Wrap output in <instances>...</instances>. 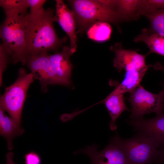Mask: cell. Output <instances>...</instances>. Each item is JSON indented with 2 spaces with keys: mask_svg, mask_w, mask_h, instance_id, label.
<instances>
[{
  "mask_svg": "<svg viewBox=\"0 0 164 164\" xmlns=\"http://www.w3.org/2000/svg\"><path fill=\"white\" fill-rule=\"evenodd\" d=\"M54 10L43 8L30 11L26 24V46L22 64L28 57L43 53L58 52L67 40L66 37L60 38L54 29Z\"/></svg>",
  "mask_w": 164,
  "mask_h": 164,
  "instance_id": "obj_1",
  "label": "cell"
},
{
  "mask_svg": "<svg viewBox=\"0 0 164 164\" xmlns=\"http://www.w3.org/2000/svg\"><path fill=\"white\" fill-rule=\"evenodd\" d=\"M67 1L74 15L77 34L82 35L92 25L97 22H106L118 27L119 24L123 21L116 11L105 6L100 0Z\"/></svg>",
  "mask_w": 164,
  "mask_h": 164,
  "instance_id": "obj_2",
  "label": "cell"
},
{
  "mask_svg": "<svg viewBox=\"0 0 164 164\" xmlns=\"http://www.w3.org/2000/svg\"><path fill=\"white\" fill-rule=\"evenodd\" d=\"M28 13L5 15L0 25L1 46L14 64L22 62L26 49V20Z\"/></svg>",
  "mask_w": 164,
  "mask_h": 164,
  "instance_id": "obj_3",
  "label": "cell"
},
{
  "mask_svg": "<svg viewBox=\"0 0 164 164\" xmlns=\"http://www.w3.org/2000/svg\"><path fill=\"white\" fill-rule=\"evenodd\" d=\"M34 79L31 73H27L23 68L19 69L15 81L6 87L0 99V108L7 111L19 127L27 93Z\"/></svg>",
  "mask_w": 164,
  "mask_h": 164,
  "instance_id": "obj_4",
  "label": "cell"
},
{
  "mask_svg": "<svg viewBox=\"0 0 164 164\" xmlns=\"http://www.w3.org/2000/svg\"><path fill=\"white\" fill-rule=\"evenodd\" d=\"M124 151L131 164H154L158 149L153 140L141 132L132 138H121L116 133L112 138Z\"/></svg>",
  "mask_w": 164,
  "mask_h": 164,
  "instance_id": "obj_5",
  "label": "cell"
},
{
  "mask_svg": "<svg viewBox=\"0 0 164 164\" xmlns=\"http://www.w3.org/2000/svg\"><path fill=\"white\" fill-rule=\"evenodd\" d=\"M126 99L131 106L130 119L143 118L146 114L155 113L157 115L163 113L164 110V91L157 94L151 93L139 85L129 93Z\"/></svg>",
  "mask_w": 164,
  "mask_h": 164,
  "instance_id": "obj_6",
  "label": "cell"
},
{
  "mask_svg": "<svg viewBox=\"0 0 164 164\" xmlns=\"http://www.w3.org/2000/svg\"><path fill=\"white\" fill-rule=\"evenodd\" d=\"M48 53L29 56L25 60L26 65L31 71L34 79L38 80L40 89L43 93L47 91L50 85H60V82L50 60Z\"/></svg>",
  "mask_w": 164,
  "mask_h": 164,
  "instance_id": "obj_7",
  "label": "cell"
},
{
  "mask_svg": "<svg viewBox=\"0 0 164 164\" xmlns=\"http://www.w3.org/2000/svg\"><path fill=\"white\" fill-rule=\"evenodd\" d=\"M98 146L93 144L75 152V155L84 153L90 158L91 164H131L123 150L112 138L102 150L98 151Z\"/></svg>",
  "mask_w": 164,
  "mask_h": 164,
  "instance_id": "obj_8",
  "label": "cell"
},
{
  "mask_svg": "<svg viewBox=\"0 0 164 164\" xmlns=\"http://www.w3.org/2000/svg\"><path fill=\"white\" fill-rule=\"evenodd\" d=\"M110 50L115 53L113 60L114 67L119 73L123 69L125 71L141 69L147 66L145 59L148 55L141 54L135 50L126 49L123 48L122 42L115 43L112 45Z\"/></svg>",
  "mask_w": 164,
  "mask_h": 164,
  "instance_id": "obj_9",
  "label": "cell"
},
{
  "mask_svg": "<svg viewBox=\"0 0 164 164\" xmlns=\"http://www.w3.org/2000/svg\"><path fill=\"white\" fill-rule=\"evenodd\" d=\"M127 122L134 131L143 133L151 138L158 149L164 147V113L149 119H129Z\"/></svg>",
  "mask_w": 164,
  "mask_h": 164,
  "instance_id": "obj_10",
  "label": "cell"
},
{
  "mask_svg": "<svg viewBox=\"0 0 164 164\" xmlns=\"http://www.w3.org/2000/svg\"><path fill=\"white\" fill-rule=\"evenodd\" d=\"M56 13L54 21L58 22L67 33L70 40V46L74 53L77 47L76 24L72 10L67 7L62 0H56Z\"/></svg>",
  "mask_w": 164,
  "mask_h": 164,
  "instance_id": "obj_11",
  "label": "cell"
},
{
  "mask_svg": "<svg viewBox=\"0 0 164 164\" xmlns=\"http://www.w3.org/2000/svg\"><path fill=\"white\" fill-rule=\"evenodd\" d=\"M74 53L70 46H64L62 50L49 54L50 60L62 85L70 86L73 65L70 57Z\"/></svg>",
  "mask_w": 164,
  "mask_h": 164,
  "instance_id": "obj_12",
  "label": "cell"
},
{
  "mask_svg": "<svg viewBox=\"0 0 164 164\" xmlns=\"http://www.w3.org/2000/svg\"><path fill=\"white\" fill-rule=\"evenodd\" d=\"M124 94L116 88L101 103H104L111 118L109 127L112 131H115L117 126L116 122L119 116L125 111H129L124 101Z\"/></svg>",
  "mask_w": 164,
  "mask_h": 164,
  "instance_id": "obj_13",
  "label": "cell"
},
{
  "mask_svg": "<svg viewBox=\"0 0 164 164\" xmlns=\"http://www.w3.org/2000/svg\"><path fill=\"white\" fill-rule=\"evenodd\" d=\"M152 67L150 64L142 68L135 69L125 71L124 78L121 83L117 81H111L113 85L120 92L125 94L130 93L139 85L148 70Z\"/></svg>",
  "mask_w": 164,
  "mask_h": 164,
  "instance_id": "obj_14",
  "label": "cell"
},
{
  "mask_svg": "<svg viewBox=\"0 0 164 164\" xmlns=\"http://www.w3.org/2000/svg\"><path fill=\"white\" fill-rule=\"evenodd\" d=\"M133 41L146 44L149 50L147 53L148 55L154 53L164 56V36L153 32L145 28L142 30L141 33L136 36Z\"/></svg>",
  "mask_w": 164,
  "mask_h": 164,
  "instance_id": "obj_15",
  "label": "cell"
},
{
  "mask_svg": "<svg viewBox=\"0 0 164 164\" xmlns=\"http://www.w3.org/2000/svg\"><path fill=\"white\" fill-rule=\"evenodd\" d=\"M4 111L0 108V133L6 139L8 149L13 148L12 140L15 137L22 135L23 129L19 127L14 120L4 114Z\"/></svg>",
  "mask_w": 164,
  "mask_h": 164,
  "instance_id": "obj_16",
  "label": "cell"
},
{
  "mask_svg": "<svg viewBox=\"0 0 164 164\" xmlns=\"http://www.w3.org/2000/svg\"><path fill=\"white\" fill-rule=\"evenodd\" d=\"M139 0H116V10L123 21L138 20L140 15L138 12Z\"/></svg>",
  "mask_w": 164,
  "mask_h": 164,
  "instance_id": "obj_17",
  "label": "cell"
},
{
  "mask_svg": "<svg viewBox=\"0 0 164 164\" xmlns=\"http://www.w3.org/2000/svg\"><path fill=\"white\" fill-rule=\"evenodd\" d=\"M112 28L110 24L104 22H98L92 25L87 29L88 38L98 42H103L110 38Z\"/></svg>",
  "mask_w": 164,
  "mask_h": 164,
  "instance_id": "obj_18",
  "label": "cell"
},
{
  "mask_svg": "<svg viewBox=\"0 0 164 164\" xmlns=\"http://www.w3.org/2000/svg\"><path fill=\"white\" fill-rule=\"evenodd\" d=\"M0 6L5 15L27 12L29 7L28 0H0Z\"/></svg>",
  "mask_w": 164,
  "mask_h": 164,
  "instance_id": "obj_19",
  "label": "cell"
},
{
  "mask_svg": "<svg viewBox=\"0 0 164 164\" xmlns=\"http://www.w3.org/2000/svg\"><path fill=\"white\" fill-rule=\"evenodd\" d=\"M150 22L149 29L154 33L164 36V9H159L144 14Z\"/></svg>",
  "mask_w": 164,
  "mask_h": 164,
  "instance_id": "obj_20",
  "label": "cell"
},
{
  "mask_svg": "<svg viewBox=\"0 0 164 164\" xmlns=\"http://www.w3.org/2000/svg\"><path fill=\"white\" fill-rule=\"evenodd\" d=\"M161 9H164V0H139L138 12L140 16Z\"/></svg>",
  "mask_w": 164,
  "mask_h": 164,
  "instance_id": "obj_21",
  "label": "cell"
},
{
  "mask_svg": "<svg viewBox=\"0 0 164 164\" xmlns=\"http://www.w3.org/2000/svg\"><path fill=\"white\" fill-rule=\"evenodd\" d=\"M10 62L8 56L2 48L0 46V85L1 87L3 84V73L7 67L8 64Z\"/></svg>",
  "mask_w": 164,
  "mask_h": 164,
  "instance_id": "obj_22",
  "label": "cell"
},
{
  "mask_svg": "<svg viewBox=\"0 0 164 164\" xmlns=\"http://www.w3.org/2000/svg\"><path fill=\"white\" fill-rule=\"evenodd\" d=\"M26 164H40V159L39 156L36 153L31 152L25 156Z\"/></svg>",
  "mask_w": 164,
  "mask_h": 164,
  "instance_id": "obj_23",
  "label": "cell"
},
{
  "mask_svg": "<svg viewBox=\"0 0 164 164\" xmlns=\"http://www.w3.org/2000/svg\"><path fill=\"white\" fill-rule=\"evenodd\" d=\"M46 1V0H28L30 11L37 10L43 8Z\"/></svg>",
  "mask_w": 164,
  "mask_h": 164,
  "instance_id": "obj_24",
  "label": "cell"
},
{
  "mask_svg": "<svg viewBox=\"0 0 164 164\" xmlns=\"http://www.w3.org/2000/svg\"><path fill=\"white\" fill-rule=\"evenodd\" d=\"M154 164H164V147L158 149Z\"/></svg>",
  "mask_w": 164,
  "mask_h": 164,
  "instance_id": "obj_25",
  "label": "cell"
},
{
  "mask_svg": "<svg viewBox=\"0 0 164 164\" xmlns=\"http://www.w3.org/2000/svg\"><path fill=\"white\" fill-rule=\"evenodd\" d=\"M14 156V154L12 152H10L6 154V157L7 164H15L13 161Z\"/></svg>",
  "mask_w": 164,
  "mask_h": 164,
  "instance_id": "obj_26",
  "label": "cell"
},
{
  "mask_svg": "<svg viewBox=\"0 0 164 164\" xmlns=\"http://www.w3.org/2000/svg\"><path fill=\"white\" fill-rule=\"evenodd\" d=\"M154 69L156 70L164 72V66L160 62L156 63L153 65Z\"/></svg>",
  "mask_w": 164,
  "mask_h": 164,
  "instance_id": "obj_27",
  "label": "cell"
},
{
  "mask_svg": "<svg viewBox=\"0 0 164 164\" xmlns=\"http://www.w3.org/2000/svg\"><path fill=\"white\" fill-rule=\"evenodd\" d=\"M162 90L164 91V81L163 84V89Z\"/></svg>",
  "mask_w": 164,
  "mask_h": 164,
  "instance_id": "obj_28",
  "label": "cell"
}]
</instances>
